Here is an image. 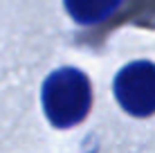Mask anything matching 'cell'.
Segmentation results:
<instances>
[{
	"instance_id": "obj_1",
	"label": "cell",
	"mask_w": 155,
	"mask_h": 153,
	"mask_svg": "<svg viewBox=\"0 0 155 153\" xmlns=\"http://www.w3.org/2000/svg\"><path fill=\"white\" fill-rule=\"evenodd\" d=\"M43 110L56 128L83 122L92 106L90 79L77 68H58L45 79L41 90Z\"/></svg>"
},
{
	"instance_id": "obj_2",
	"label": "cell",
	"mask_w": 155,
	"mask_h": 153,
	"mask_svg": "<svg viewBox=\"0 0 155 153\" xmlns=\"http://www.w3.org/2000/svg\"><path fill=\"white\" fill-rule=\"evenodd\" d=\"M115 97L126 113L148 117L155 113V63L133 61L124 65L113 83Z\"/></svg>"
},
{
	"instance_id": "obj_3",
	"label": "cell",
	"mask_w": 155,
	"mask_h": 153,
	"mask_svg": "<svg viewBox=\"0 0 155 153\" xmlns=\"http://www.w3.org/2000/svg\"><path fill=\"white\" fill-rule=\"evenodd\" d=\"M68 14L79 25H97L104 23L119 9L121 0H63Z\"/></svg>"
}]
</instances>
